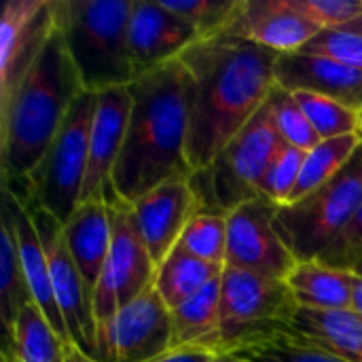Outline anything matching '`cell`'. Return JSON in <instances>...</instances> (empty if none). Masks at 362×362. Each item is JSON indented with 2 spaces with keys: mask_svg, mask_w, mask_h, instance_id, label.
I'll return each mask as SVG.
<instances>
[{
  "mask_svg": "<svg viewBox=\"0 0 362 362\" xmlns=\"http://www.w3.org/2000/svg\"><path fill=\"white\" fill-rule=\"evenodd\" d=\"M278 57L227 32L202 36L178 55L189 76L187 161L193 174L206 170L265 106Z\"/></svg>",
  "mask_w": 362,
  "mask_h": 362,
  "instance_id": "6da1fadb",
  "label": "cell"
},
{
  "mask_svg": "<svg viewBox=\"0 0 362 362\" xmlns=\"http://www.w3.org/2000/svg\"><path fill=\"white\" fill-rule=\"evenodd\" d=\"M129 125L110 185L123 202L134 204L159 185L193 174L187 161V70L176 57L140 74L129 85Z\"/></svg>",
  "mask_w": 362,
  "mask_h": 362,
  "instance_id": "7a4b0ae2",
  "label": "cell"
},
{
  "mask_svg": "<svg viewBox=\"0 0 362 362\" xmlns=\"http://www.w3.org/2000/svg\"><path fill=\"white\" fill-rule=\"evenodd\" d=\"M83 91L85 87L76 66L59 30L53 25L32 66L0 104V161L4 185L23 180L36 168Z\"/></svg>",
  "mask_w": 362,
  "mask_h": 362,
  "instance_id": "3957f363",
  "label": "cell"
},
{
  "mask_svg": "<svg viewBox=\"0 0 362 362\" xmlns=\"http://www.w3.org/2000/svg\"><path fill=\"white\" fill-rule=\"evenodd\" d=\"M132 0H53V19L85 91L136 81L129 55Z\"/></svg>",
  "mask_w": 362,
  "mask_h": 362,
  "instance_id": "277c9868",
  "label": "cell"
},
{
  "mask_svg": "<svg viewBox=\"0 0 362 362\" xmlns=\"http://www.w3.org/2000/svg\"><path fill=\"white\" fill-rule=\"evenodd\" d=\"M93 112L95 93L83 91L74 100L59 132L36 168L23 180L4 185L2 189L15 195L21 204H32L51 212L64 225L81 202L89 161Z\"/></svg>",
  "mask_w": 362,
  "mask_h": 362,
  "instance_id": "5b68a950",
  "label": "cell"
},
{
  "mask_svg": "<svg viewBox=\"0 0 362 362\" xmlns=\"http://www.w3.org/2000/svg\"><path fill=\"white\" fill-rule=\"evenodd\" d=\"M280 144L274 106L267 100L206 170L191 174L199 212L229 214L238 206L259 199L261 180Z\"/></svg>",
  "mask_w": 362,
  "mask_h": 362,
  "instance_id": "8992f818",
  "label": "cell"
},
{
  "mask_svg": "<svg viewBox=\"0 0 362 362\" xmlns=\"http://www.w3.org/2000/svg\"><path fill=\"white\" fill-rule=\"evenodd\" d=\"M362 206V144L350 163L308 197L276 210V229L299 261L320 259Z\"/></svg>",
  "mask_w": 362,
  "mask_h": 362,
  "instance_id": "52a82bcc",
  "label": "cell"
},
{
  "mask_svg": "<svg viewBox=\"0 0 362 362\" xmlns=\"http://www.w3.org/2000/svg\"><path fill=\"white\" fill-rule=\"evenodd\" d=\"M297 303L286 280L225 267L221 284V354L291 333Z\"/></svg>",
  "mask_w": 362,
  "mask_h": 362,
  "instance_id": "ba28073f",
  "label": "cell"
},
{
  "mask_svg": "<svg viewBox=\"0 0 362 362\" xmlns=\"http://www.w3.org/2000/svg\"><path fill=\"white\" fill-rule=\"evenodd\" d=\"M110 210L112 242L104 272L93 288V318L98 337L112 322L117 312L155 286L157 265L140 235L132 204L123 202L112 185L104 195Z\"/></svg>",
  "mask_w": 362,
  "mask_h": 362,
  "instance_id": "9c48e42d",
  "label": "cell"
},
{
  "mask_svg": "<svg viewBox=\"0 0 362 362\" xmlns=\"http://www.w3.org/2000/svg\"><path fill=\"white\" fill-rule=\"evenodd\" d=\"M23 206L28 208L34 221V227L38 231V238H40V244L49 263L53 293H55L62 318L66 322L70 341L98 361V329H95V318H93V295L87 288L68 250L64 225L51 212L38 206H32V204H23Z\"/></svg>",
  "mask_w": 362,
  "mask_h": 362,
  "instance_id": "30bf717a",
  "label": "cell"
},
{
  "mask_svg": "<svg viewBox=\"0 0 362 362\" xmlns=\"http://www.w3.org/2000/svg\"><path fill=\"white\" fill-rule=\"evenodd\" d=\"M276 206L252 199L227 214L225 267L252 272L274 280H286L297 259L276 229Z\"/></svg>",
  "mask_w": 362,
  "mask_h": 362,
  "instance_id": "8fae6325",
  "label": "cell"
},
{
  "mask_svg": "<svg viewBox=\"0 0 362 362\" xmlns=\"http://www.w3.org/2000/svg\"><path fill=\"white\" fill-rule=\"evenodd\" d=\"M172 350V310L155 286L121 308L98 337L100 362H148Z\"/></svg>",
  "mask_w": 362,
  "mask_h": 362,
  "instance_id": "7c38bea8",
  "label": "cell"
},
{
  "mask_svg": "<svg viewBox=\"0 0 362 362\" xmlns=\"http://www.w3.org/2000/svg\"><path fill=\"white\" fill-rule=\"evenodd\" d=\"M53 25V0L4 2L0 15V104L32 66Z\"/></svg>",
  "mask_w": 362,
  "mask_h": 362,
  "instance_id": "4fadbf2b",
  "label": "cell"
},
{
  "mask_svg": "<svg viewBox=\"0 0 362 362\" xmlns=\"http://www.w3.org/2000/svg\"><path fill=\"white\" fill-rule=\"evenodd\" d=\"M132 115V93L129 85L112 87L95 93V112L89 138V161L85 172V182L81 191V202L104 199L110 176L121 155L127 125Z\"/></svg>",
  "mask_w": 362,
  "mask_h": 362,
  "instance_id": "5bb4252c",
  "label": "cell"
},
{
  "mask_svg": "<svg viewBox=\"0 0 362 362\" xmlns=\"http://www.w3.org/2000/svg\"><path fill=\"white\" fill-rule=\"evenodd\" d=\"M140 235L159 267L180 242L187 225L199 214V202L189 178L170 180L132 204Z\"/></svg>",
  "mask_w": 362,
  "mask_h": 362,
  "instance_id": "9a60e30c",
  "label": "cell"
},
{
  "mask_svg": "<svg viewBox=\"0 0 362 362\" xmlns=\"http://www.w3.org/2000/svg\"><path fill=\"white\" fill-rule=\"evenodd\" d=\"M223 32L286 55L301 51L322 30L286 0H240Z\"/></svg>",
  "mask_w": 362,
  "mask_h": 362,
  "instance_id": "2e32d148",
  "label": "cell"
},
{
  "mask_svg": "<svg viewBox=\"0 0 362 362\" xmlns=\"http://www.w3.org/2000/svg\"><path fill=\"white\" fill-rule=\"evenodd\" d=\"M197 38V32L161 0H136L129 17V55L136 78L176 59Z\"/></svg>",
  "mask_w": 362,
  "mask_h": 362,
  "instance_id": "e0dca14e",
  "label": "cell"
},
{
  "mask_svg": "<svg viewBox=\"0 0 362 362\" xmlns=\"http://www.w3.org/2000/svg\"><path fill=\"white\" fill-rule=\"evenodd\" d=\"M276 85L297 93L310 91L333 98L356 110L362 108V70L327 55L286 53L276 64Z\"/></svg>",
  "mask_w": 362,
  "mask_h": 362,
  "instance_id": "ac0fdd59",
  "label": "cell"
},
{
  "mask_svg": "<svg viewBox=\"0 0 362 362\" xmlns=\"http://www.w3.org/2000/svg\"><path fill=\"white\" fill-rule=\"evenodd\" d=\"M64 235L68 250L87 288L93 295L112 242L110 210L106 199H91L78 204L72 216L64 223Z\"/></svg>",
  "mask_w": 362,
  "mask_h": 362,
  "instance_id": "d6986e66",
  "label": "cell"
},
{
  "mask_svg": "<svg viewBox=\"0 0 362 362\" xmlns=\"http://www.w3.org/2000/svg\"><path fill=\"white\" fill-rule=\"evenodd\" d=\"M2 204L13 214L19 257H21V265H23V274H25L32 299L42 310V314L47 316L53 331L59 335V339L66 344V341H70V335H68L66 322L62 318V312H59V305H57V299H55V293H53L49 263H47L38 231L34 227V221H32L28 208L15 195H11L8 191H4V202Z\"/></svg>",
  "mask_w": 362,
  "mask_h": 362,
  "instance_id": "ffe728a7",
  "label": "cell"
},
{
  "mask_svg": "<svg viewBox=\"0 0 362 362\" xmlns=\"http://www.w3.org/2000/svg\"><path fill=\"white\" fill-rule=\"evenodd\" d=\"M221 284L223 274L172 310V350L204 348L221 354Z\"/></svg>",
  "mask_w": 362,
  "mask_h": 362,
  "instance_id": "44dd1931",
  "label": "cell"
},
{
  "mask_svg": "<svg viewBox=\"0 0 362 362\" xmlns=\"http://www.w3.org/2000/svg\"><path fill=\"white\" fill-rule=\"evenodd\" d=\"M291 331L346 362H362V318L352 310L297 308Z\"/></svg>",
  "mask_w": 362,
  "mask_h": 362,
  "instance_id": "7402d4cb",
  "label": "cell"
},
{
  "mask_svg": "<svg viewBox=\"0 0 362 362\" xmlns=\"http://www.w3.org/2000/svg\"><path fill=\"white\" fill-rule=\"evenodd\" d=\"M352 274L322 263L320 259L299 261L286 278L297 308L303 310H350Z\"/></svg>",
  "mask_w": 362,
  "mask_h": 362,
  "instance_id": "603a6c76",
  "label": "cell"
},
{
  "mask_svg": "<svg viewBox=\"0 0 362 362\" xmlns=\"http://www.w3.org/2000/svg\"><path fill=\"white\" fill-rule=\"evenodd\" d=\"M225 267L212 265L187 252L180 244L172 248L165 261L157 267L155 291L170 310H176L180 303L197 295L206 284L218 278Z\"/></svg>",
  "mask_w": 362,
  "mask_h": 362,
  "instance_id": "cb8c5ba5",
  "label": "cell"
},
{
  "mask_svg": "<svg viewBox=\"0 0 362 362\" xmlns=\"http://www.w3.org/2000/svg\"><path fill=\"white\" fill-rule=\"evenodd\" d=\"M34 301L15 238V223L11 210L2 204L0 214V314L6 337L13 333L17 314L25 303Z\"/></svg>",
  "mask_w": 362,
  "mask_h": 362,
  "instance_id": "d4e9b609",
  "label": "cell"
},
{
  "mask_svg": "<svg viewBox=\"0 0 362 362\" xmlns=\"http://www.w3.org/2000/svg\"><path fill=\"white\" fill-rule=\"evenodd\" d=\"M4 350L11 352L15 362H64V341L34 301L25 303L17 314Z\"/></svg>",
  "mask_w": 362,
  "mask_h": 362,
  "instance_id": "484cf974",
  "label": "cell"
},
{
  "mask_svg": "<svg viewBox=\"0 0 362 362\" xmlns=\"http://www.w3.org/2000/svg\"><path fill=\"white\" fill-rule=\"evenodd\" d=\"M361 144L362 132H358V134H348V136H339L331 140H320L314 148H310L305 153L301 174L288 199V206L308 197L310 193H314L316 189L333 180L350 163V159L354 157Z\"/></svg>",
  "mask_w": 362,
  "mask_h": 362,
  "instance_id": "4316f807",
  "label": "cell"
},
{
  "mask_svg": "<svg viewBox=\"0 0 362 362\" xmlns=\"http://www.w3.org/2000/svg\"><path fill=\"white\" fill-rule=\"evenodd\" d=\"M227 354H235L246 362H346L293 331L259 339Z\"/></svg>",
  "mask_w": 362,
  "mask_h": 362,
  "instance_id": "83f0119b",
  "label": "cell"
},
{
  "mask_svg": "<svg viewBox=\"0 0 362 362\" xmlns=\"http://www.w3.org/2000/svg\"><path fill=\"white\" fill-rule=\"evenodd\" d=\"M293 95L301 106V110L305 112V117L310 119L320 140H331V138L362 132L361 115L356 108L310 91H297Z\"/></svg>",
  "mask_w": 362,
  "mask_h": 362,
  "instance_id": "f1b7e54d",
  "label": "cell"
},
{
  "mask_svg": "<svg viewBox=\"0 0 362 362\" xmlns=\"http://www.w3.org/2000/svg\"><path fill=\"white\" fill-rule=\"evenodd\" d=\"M187 252L208 261L212 265L225 267L227 257V214L199 212L187 225L180 242Z\"/></svg>",
  "mask_w": 362,
  "mask_h": 362,
  "instance_id": "f546056e",
  "label": "cell"
},
{
  "mask_svg": "<svg viewBox=\"0 0 362 362\" xmlns=\"http://www.w3.org/2000/svg\"><path fill=\"white\" fill-rule=\"evenodd\" d=\"M303 159H305V151L282 142L265 170V176L259 187V195L269 204H274L276 208L288 206V199L301 174Z\"/></svg>",
  "mask_w": 362,
  "mask_h": 362,
  "instance_id": "4dcf8cb0",
  "label": "cell"
},
{
  "mask_svg": "<svg viewBox=\"0 0 362 362\" xmlns=\"http://www.w3.org/2000/svg\"><path fill=\"white\" fill-rule=\"evenodd\" d=\"M269 102L274 106V119H276V127H278L282 142L295 148H301L305 153L320 142L310 119L305 117V112L301 110V106L297 104L291 91L276 85L269 95Z\"/></svg>",
  "mask_w": 362,
  "mask_h": 362,
  "instance_id": "1f68e13d",
  "label": "cell"
},
{
  "mask_svg": "<svg viewBox=\"0 0 362 362\" xmlns=\"http://www.w3.org/2000/svg\"><path fill=\"white\" fill-rule=\"evenodd\" d=\"M301 51L327 55V57H333L337 62H344L352 68L362 70V15L344 25L322 30Z\"/></svg>",
  "mask_w": 362,
  "mask_h": 362,
  "instance_id": "d6a6232c",
  "label": "cell"
},
{
  "mask_svg": "<svg viewBox=\"0 0 362 362\" xmlns=\"http://www.w3.org/2000/svg\"><path fill=\"white\" fill-rule=\"evenodd\" d=\"M165 8L185 19L197 36H212L225 30L240 0H161Z\"/></svg>",
  "mask_w": 362,
  "mask_h": 362,
  "instance_id": "836d02e7",
  "label": "cell"
},
{
  "mask_svg": "<svg viewBox=\"0 0 362 362\" xmlns=\"http://www.w3.org/2000/svg\"><path fill=\"white\" fill-rule=\"evenodd\" d=\"M320 30L344 25L362 15V0H286Z\"/></svg>",
  "mask_w": 362,
  "mask_h": 362,
  "instance_id": "e575fe53",
  "label": "cell"
},
{
  "mask_svg": "<svg viewBox=\"0 0 362 362\" xmlns=\"http://www.w3.org/2000/svg\"><path fill=\"white\" fill-rule=\"evenodd\" d=\"M322 263L354 272L362 263V206L341 235L322 252Z\"/></svg>",
  "mask_w": 362,
  "mask_h": 362,
  "instance_id": "d590c367",
  "label": "cell"
},
{
  "mask_svg": "<svg viewBox=\"0 0 362 362\" xmlns=\"http://www.w3.org/2000/svg\"><path fill=\"white\" fill-rule=\"evenodd\" d=\"M216 354L204 348H174L148 362H214Z\"/></svg>",
  "mask_w": 362,
  "mask_h": 362,
  "instance_id": "8d00e7d4",
  "label": "cell"
},
{
  "mask_svg": "<svg viewBox=\"0 0 362 362\" xmlns=\"http://www.w3.org/2000/svg\"><path fill=\"white\" fill-rule=\"evenodd\" d=\"M64 362H100L95 361L93 356H89L87 352H83L76 344L66 341L64 344Z\"/></svg>",
  "mask_w": 362,
  "mask_h": 362,
  "instance_id": "74e56055",
  "label": "cell"
},
{
  "mask_svg": "<svg viewBox=\"0 0 362 362\" xmlns=\"http://www.w3.org/2000/svg\"><path fill=\"white\" fill-rule=\"evenodd\" d=\"M350 310L362 318V276H358L356 272L352 274V303Z\"/></svg>",
  "mask_w": 362,
  "mask_h": 362,
  "instance_id": "f35d334b",
  "label": "cell"
},
{
  "mask_svg": "<svg viewBox=\"0 0 362 362\" xmlns=\"http://www.w3.org/2000/svg\"><path fill=\"white\" fill-rule=\"evenodd\" d=\"M214 362H246V361L238 358L235 354H216V358H214Z\"/></svg>",
  "mask_w": 362,
  "mask_h": 362,
  "instance_id": "ab89813d",
  "label": "cell"
},
{
  "mask_svg": "<svg viewBox=\"0 0 362 362\" xmlns=\"http://www.w3.org/2000/svg\"><path fill=\"white\" fill-rule=\"evenodd\" d=\"M2 362H15V358L11 356V352L4 350V348H2Z\"/></svg>",
  "mask_w": 362,
  "mask_h": 362,
  "instance_id": "60d3db41",
  "label": "cell"
},
{
  "mask_svg": "<svg viewBox=\"0 0 362 362\" xmlns=\"http://www.w3.org/2000/svg\"><path fill=\"white\" fill-rule=\"evenodd\" d=\"M354 272H356L358 276H362V263H361V265H358V267H356V269H354Z\"/></svg>",
  "mask_w": 362,
  "mask_h": 362,
  "instance_id": "b9f144b4",
  "label": "cell"
},
{
  "mask_svg": "<svg viewBox=\"0 0 362 362\" xmlns=\"http://www.w3.org/2000/svg\"><path fill=\"white\" fill-rule=\"evenodd\" d=\"M358 115H361V123H362V108H361V110H358Z\"/></svg>",
  "mask_w": 362,
  "mask_h": 362,
  "instance_id": "7bdbcfd3",
  "label": "cell"
}]
</instances>
